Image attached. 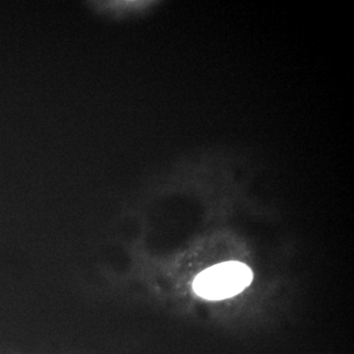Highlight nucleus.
<instances>
[{
    "label": "nucleus",
    "instance_id": "nucleus-1",
    "mask_svg": "<svg viewBox=\"0 0 354 354\" xmlns=\"http://www.w3.org/2000/svg\"><path fill=\"white\" fill-rule=\"evenodd\" d=\"M253 272L239 262H225L205 270L195 279L193 290L208 300H223L235 297L250 286Z\"/></svg>",
    "mask_w": 354,
    "mask_h": 354
}]
</instances>
